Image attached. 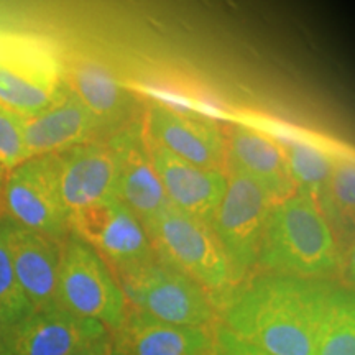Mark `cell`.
<instances>
[{
  "instance_id": "cell-12",
  "label": "cell",
  "mask_w": 355,
  "mask_h": 355,
  "mask_svg": "<svg viewBox=\"0 0 355 355\" xmlns=\"http://www.w3.org/2000/svg\"><path fill=\"white\" fill-rule=\"evenodd\" d=\"M110 140L119 157L115 198L135 214L146 230L170 206V201L153 168L144 128L139 123H128Z\"/></svg>"
},
{
  "instance_id": "cell-6",
  "label": "cell",
  "mask_w": 355,
  "mask_h": 355,
  "mask_svg": "<svg viewBox=\"0 0 355 355\" xmlns=\"http://www.w3.org/2000/svg\"><path fill=\"white\" fill-rule=\"evenodd\" d=\"M273 204L263 186L243 171L230 168L211 229L227 257L235 285L257 268L261 237Z\"/></svg>"
},
{
  "instance_id": "cell-13",
  "label": "cell",
  "mask_w": 355,
  "mask_h": 355,
  "mask_svg": "<svg viewBox=\"0 0 355 355\" xmlns=\"http://www.w3.org/2000/svg\"><path fill=\"white\" fill-rule=\"evenodd\" d=\"M17 282L33 311H50L58 304V273L61 243L0 217Z\"/></svg>"
},
{
  "instance_id": "cell-26",
  "label": "cell",
  "mask_w": 355,
  "mask_h": 355,
  "mask_svg": "<svg viewBox=\"0 0 355 355\" xmlns=\"http://www.w3.org/2000/svg\"><path fill=\"white\" fill-rule=\"evenodd\" d=\"M112 339H110V334H107L101 337V339L92 340L87 345H84L83 349H79L73 355H112Z\"/></svg>"
},
{
  "instance_id": "cell-27",
  "label": "cell",
  "mask_w": 355,
  "mask_h": 355,
  "mask_svg": "<svg viewBox=\"0 0 355 355\" xmlns=\"http://www.w3.org/2000/svg\"><path fill=\"white\" fill-rule=\"evenodd\" d=\"M209 355H234V354L230 352V350H229L227 347H224V345H222V344L219 343V340H217L214 350H212V352H211Z\"/></svg>"
},
{
  "instance_id": "cell-18",
  "label": "cell",
  "mask_w": 355,
  "mask_h": 355,
  "mask_svg": "<svg viewBox=\"0 0 355 355\" xmlns=\"http://www.w3.org/2000/svg\"><path fill=\"white\" fill-rule=\"evenodd\" d=\"M28 158L63 153L91 141L97 135L96 122L81 101L63 86L60 96L46 109L24 122Z\"/></svg>"
},
{
  "instance_id": "cell-1",
  "label": "cell",
  "mask_w": 355,
  "mask_h": 355,
  "mask_svg": "<svg viewBox=\"0 0 355 355\" xmlns=\"http://www.w3.org/2000/svg\"><path fill=\"white\" fill-rule=\"evenodd\" d=\"M343 285L334 278L254 275L220 301L219 322L270 355H316L321 324Z\"/></svg>"
},
{
  "instance_id": "cell-5",
  "label": "cell",
  "mask_w": 355,
  "mask_h": 355,
  "mask_svg": "<svg viewBox=\"0 0 355 355\" xmlns=\"http://www.w3.org/2000/svg\"><path fill=\"white\" fill-rule=\"evenodd\" d=\"M127 304L176 326L217 327L219 309L196 282L155 259L152 263L117 278Z\"/></svg>"
},
{
  "instance_id": "cell-16",
  "label": "cell",
  "mask_w": 355,
  "mask_h": 355,
  "mask_svg": "<svg viewBox=\"0 0 355 355\" xmlns=\"http://www.w3.org/2000/svg\"><path fill=\"white\" fill-rule=\"evenodd\" d=\"M148 144L153 168L162 181L168 201L178 211L209 225L227 186V175L206 170L178 158L162 146Z\"/></svg>"
},
{
  "instance_id": "cell-24",
  "label": "cell",
  "mask_w": 355,
  "mask_h": 355,
  "mask_svg": "<svg viewBox=\"0 0 355 355\" xmlns=\"http://www.w3.org/2000/svg\"><path fill=\"white\" fill-rule=\"evenodd\" d=\"M25 119L0 105V168L13 170L28 159L24 135Z\"/></svg>"
},
{
  "instance_id": "cell-14",
  "label": "cell",
  "mask_w": 355,
  "mask_h": 355,
  "mask_svg": "<svg viewBox=\"0 0 355 355\" xmlns=\"http://www.w3.org/2000/svg\"><path fill=\"white\" fill-rule=\"evenodd\" d=\"M217 327L176 326L127 304L110 339L114 350L123 355H209L217 344Z\"/></svg>"
},
{
  "instance_id": "cell-3",
  "label": "cell",
  "mask_w": 355,
  "mask_h": 355,
  "mask_svg": "<svg viewBox=\"0 0 355 355\" xmlns=\"http://www.w3.org/2000/svg\"><path fill=\"white\" fill-rule=\"evenodd\" d=\"M146 234L157 260L202 286L214 298L217 309L237 286L227 257L209 225L170 204L146 229Z\"/></svg>"
},
{
  "instance_id": "cell-10",
  "label": "cell",
  "mask_w": 355,
  "mask_h": 355,
  "mask_svg": "<svg viewBox=\"0 0 355 355\" xmlns=\"http://www.w3.org/2000/svg\"><path fill=\"white\" fill-rule=\"evenodd\" d=\"M107 334L99 322L61 308L32 311L0 334V355H73Z\"/></svg>"
},
{
  "instance_id": "cell-23",
  "label": "cell",
  "mask_w": 355,
  "mask_h": 355,
  "mask_svg": "<svg viewBox=\"0 0 355 355\" xmlns=\"http://www.w3.org/2000/svg\"><path fill=\"white\" fill-rule=\"evenodd\" d=\"M32 311V306L26 301L13 272L2 219H0V334L28 316Z\"/></svg>"
},
{
  "instance_id": "cell-2",
  "label": "cell",
  "mask_w": 355,
  "mask_h": 355,
  "mask_svg": "<svg viewBox=\"0 0 355 355\" xmlns=\"http://www.w3.org/2000/svg\"><path fill=\"white\" fill-rule=\"evenodd\" d=\"M257 266L261 273L347 279L349 260L340 252L318 202L293 193L275 202L261 237Z\"/></svg>"
},
{
  "instance_id": "cell-7",
  "label": "cell",
  "mask_w": 355,
  "mask_h": 355,
  "mask_svg": "<svg viewBox=\"0 0 355 355\" xmlns=\"http://www.w3.org/2000/svg\"><path fill=\"white\" fill-rule=\"evenodd\" d=\"M0 202L6 219L63 243L69 225L60 191V153L32 157L10 170Z\"/></svg>"
},
{
  "instance_id": "cell-11",
  "label": "cell",
  "mask_w": 355,
  "mask_h": 355,
  "mask_svg": "<svg viewBox=\"0 0 355 355\" xmlns=\"http://www.w3.org/2000/svg\"><path fill=\"white\" fill-rule=\"evenodd\" d=\"M119 157L112 140H91L60 153V191L68 220L115 198Z\"/></svg>"
},
{
  "instance_id": "cell-19",
  "label": "cell",
  "mask_w": 355,
  "mask_h": 355,
  "mask_svg": "<svg viewBox=\"0 0 355 355\" xmlns=\"http://www.w3.org/2000/svg\"><path fill=\"white\" fill-rule=\"evenodd\" d=\"M227 148L230 168L243 171L263 186L273 202L295 193L285 152L265 133L245 125L234 127Z\"/></svg>"
},
{
  "instance_id": "cell-17",
  "label": "cell",
  "mask_w": 355,
  "mask_h": 355,
  "mask_svg": "<svg viewBox=\"0 0 355 355\" xmlns=\"http://www.w3.org/2000/svg\"><path fill=\"white\" fill-rule=\"evenodd\" d=\"M63 81L92 115L97 135L112 137L130 123L135 101L104 63L87 56L71 58Z\"/></svg>"
},
{
  "instance_id": "cell-25",
  "label": "cell",
  "mask_w": 355,
  "mask_h": 355,
  "mask_svg": "<svg viewBox=\"0 0 355 355\" xmlns=\"http://www.w3.org/2000/svg\"><path fill=\"white\" fill-rule=\"evenodd\" d=\"M217 340L224 345V347H227L230 352L234 355H270L263 352V350L254 347V345L243 343V340L237 339L234 334H230L227 329H224V327L220 326L217 327Z\"/></svg>"
},
{
  "instance_id": "cell-15",
  "label": "cell",
  "mask_w": 355,
  "mask_h": 355,
  "mask_svg": "<svg viewBox=\"0 0 355 355\" xmlns=\"http://www.w3.org/2000/svg\"><path fill=\"white\" fill-rule=\"evenodd\" d=\"M150 144L206 170H220L227 158V141L214 122L189 117L166 105H153L146 115Z\"/></svg>"
},
{
  "instance_id": "cell-21",
  "label": "cell",
  "mask_w": 355,
  "mask_h": 355,
  "mask_svg": "<svg viewBox=\"0 0 355 355\" xmlns=\"http://www.w3.org/2000/svg\"><path fill=\"white\" fill-rule=\"evenodd\" d=\"M279 145L285 152L295 193L306 194L316 201L329 180L336 158L303 140H290Z\"/></svg>"
},
{
  "instance_id": "cell-28",
  "label": "cell",
  "mask_w": 355,
  "mask_h": 355,
  "mask_svg": "<svg viewBox=\"0 0 355 355\" xmlns=\"http://www.w3.org/2000/svg\"><path fill=\"white\" fill-rule=\"evenodd\" d=\"M2 189H3V170L0 168V199H2Z\"/></svg>"
},
{
  "instance_id": "cell-4",
  "label": "cell",
  "mask_w": 355,
  "mask_h": 355,
  "mask_svg": "<svg viewBox=\"0 0 355 355\" xmlns=\"http://www.w3.org/2000/svg\"><path fill=\"white\" fill-rule=\"evenodd\" d=\"M58 304L69 314L99 322L109 334L119 329L127 311L125 295L107 263L71 232L61 243Z\"/></svg>"
},
{
  "instance_id": "cell-9",
  "label": "cell",
  "mask_w": 355,
  "mask_h": 355,
  "mask_svg": "<svg viewBox=\"0 0 355 355\" xmlns=\"http://www.w3.org/2000/svg\"><path fill=\"white\" fill-rule=\"evenodd\" d=\"M63 86V66L46 48L24 40L0 42V105L24 119L33 117Z\"/></svg>"
},
{
  "instance_id": "cell-8",
  "label": "cell",
  "mask_w": 355,
  "mask_h": 355,
  "mask_svg": "<svg viewBox=\"0 0 355 355\" xmlns=\"http://www.w3.org/2000/svg\"><path fill=\"white\" fill-rule=\"evenodd\" d=\"M68 225L71 234L94 248L115 278L157 259L141 222L117 198L73 216Z\"/></svg>"
},
{
  "instance_id": "cell-22",
  "label": "cell",
  "mask_w": 355,
  "mask_h": 355,
  "mask_svg": "<svg viewBox=\"0 0 355 355\" xmlns=\"http://www.w3.org/2000/svg\"><path fill=\"white\" fill-rule=\"evenodd\" d=\"M316 355H355L354 288L343 285L327 309L318 334Z\"/></svg>"
},
{
  "instance_id": "cell-29",
  "label": "cell",
  "mask_w": 355,
  "mask_h": 355,
  "mask_svg": "<svg viewBox=\"0 0 355 355\" xmlns=\"http://www.w3.org/2000/svg\"><path fill=\"white\" fill-rule=\"evenodd\" d=\"M112 355H123V354H121V352H117V350H112Z\"/></svg>"
},
{
  "instance_id": "cell-20",
  "label": "cell",
  "mask_w": 355,
  "mask_h": 355,
  "mask_svg": "<svg viewBox=\"0 0 355 355\" xmlns=\"http://www.w3.org/2000/svg\"><path fill=\"white\" fill-rule=\"evenodd\" d=\"M316 202L324 219L331 225L340 252L352 263L355 209V168L352 159H334L329 180Z\"/></svg>"
}]
</instances>
